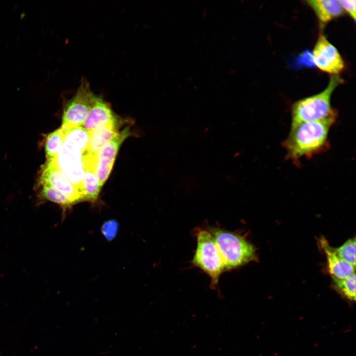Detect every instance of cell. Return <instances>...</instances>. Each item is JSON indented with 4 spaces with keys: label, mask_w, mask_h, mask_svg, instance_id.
Here are the masks:
<instances>
[{
    "label": "cell",
    "mask_w": 356,
    "mask_h": 356,
    "mask_svg": "<svg viewBox=\"0 0 356 356\" xmlns=\"http://www.w3.org/2000/svg\"><path fill=\"white\" fill-rule=\"evenodd\" d=\"M337 117L303 122L291 127L283 142L286 158L297 165L302 158H310L327 150L329 133Z\"/></svg>",
    "instance_id": "obj_1"
},
{
    "label": "cell",
    "mask_w": 356,
    "mask_h": 356,
    "mask_svg": "<svg viewBox=\"0 0 356 356\" xmlns=\"http://www.w3.org/2000/svg\"><path fill=\"white\" fill-rule=\"evenodd\" d=\"M63 142L51 161L77 188L83 198L84 157L88 148L89 132L82 127L65 128Z\"/></svg>",
    "instance_id": "obj_2"
},
{
    "label": "cell",
    "mask_w": 356,
    "mask_h": 356,
    "mask_svg": "<svg viewBox=\"0 0 356 356\" xmlns=\"http://www.w3.org/2000/svg\"><path fill=\"white\" fill-rule=\"evenodd\" d=\"M223 263L225 271L257 260L254 246L240 233L219 227H209Z\"/></svg>",
    "instance_id": "obj_3"
},
{
    "label": "cell",
    "mask_w": 356,
    "mask_h": 356,
    "mask_svg": "<svg viewBox=\"0 0 356 356\" xmlns=\"http://www.w3.org/2000/svg\"><path fill=\"white\" fill-rule=\"evenodd\" d=\"M343 82L339 75H332L323 91L294 102L291 107V127L303 122L337 116V111L331 106V98L335 89Z\"/></svg>",
    "instance_id": "obj_4"
},
{
    "label": "cell",
    "mask_w": 356,
    "mask_h": 356,
    "mask_svg": "<svg viewBox=\"0 0 356 356\" xmlns=\"http://www.w3.org/2000/svg\"><path fill=\"white\" fill-rule=\"evenodd\" d=\"M194 231L196 247L191 263L209 276L211 280L210 286L216 290L221 275L225 271L223 261L214 238L208 229L197 227Z\"/></svg>",
    "instance_id": "obj_5"
},
{
    "label": "cell",
    "mask_w": 356,
    "mask_h": 356,
    "mask_svg": "<svg viewBox=\"0 0 356 356\" xmlns=\"http://www.w3.org/2000/svg\"><path fill=\"white\" fill-rule=\"evenodd\" d=\"M94 96L89 82L87 80H82L76 92L65 105L62 127H82L90 109Z\"/></svg>",
    "instance_id": "obj_6"
},
{
    "label": "cell",
    "mask_w": 356,
    "mask_h": 356,
    "mask_svg": "<svg viewBox=\"0 0 356 356\" xmlns=\"http://www.w3.org/2000/svg\"><path fill=\"white\" fill-rule=\"evenodd\" d=\"M312 57L320 70L332 75H338L344 69L345 63L338 49L322 33L316 41Z\"/></svg>",
    "instance_id": "obj_7"
},
{
    "label": "cell",
    "mask_w": 356,
    "mask_h": 356,
    "mask_svg": "<svg viewBox=\"0 0 356 356\" xmlns=\"http://www.w3.org/2000/svg\"><path fill=\"white\" fill-rule=\"evenodd\" d=\"M131 134L130 128L126 127L94 154L95 172L101 187L111 172L120 146Z\"/></svg>",
    "instance_id": "obj_8"
},
{
    "label": "cell",
    "mask_w": 356,
    "mask_h": 356,
    "mask_svg": "<svg viewBox=\"0 0 356 356\" xmlns=\"http://www.w3.org/2000/svg\"><path fill=\"white\" fill-rule=\"evenodd\" d=\"M42 185L51 186L65 195L73 205L83 200L77 188L67 176L51 162H46L40 178Z\"/></svg>",
    "instance_id": "obj_9"
},
{
    "label": "cell",
    "mask_w": 356,
    "mask_h": 356,
    "mask_svg": "<svg viewBox=\"0 0 356 356\" xmlns=\"http://www.w3.org/2000/svg\"><path fill=\"white\" fill-rule=\"evenodd\" d=\"M118 119L110 105L100 96L94 94L88 115L83 126L89 132L100 124L116 125Z\"/></svg>",
    "instance_id": "obj_10"
},
{
    "label": "cell",
    "mask_w": 356,
    "mask_h": 356,
    "mask_svg": "<svg viewBox=\"0 0 356 356\" xmlns=\"http://www.w3.org/2000/svg\"><path fill=\"white\" fill-rule=\"evenodd\" d=\"M84 201L94 202L101 186L95 172V155L86 151L84 157Z\"/></svg>",
    "instance_id": "obj_11"
},
{
    "label": "cell",
    "mask_w": 356,
    "mask_h": 356,
    "mask_svg": "<svg viewBox=\"0 0 356 356\" xmlns=\"http://www.w3.org/2000/svg\"><path fill=\"white\" fill-rule=\"evenodd\" d=\"M320 243L326 255L329 272L332 277L342 279L355 273V267L341 259L325 238H321Z\"/></svg>",
    "instance_id": "obj_12"
},
{
    "label": "cell",
    "mask_w": 356,
    "mask_h": 356,
    "mask_svg": "<svg viewBox=\"0 0 356 356\" xmlns=\"http://www.w3.org/2000/svg\"><path fill=\"white\" fill-rule=\"evenodd\" d=\"M116 125L100 124L89 132L87 152L95 154L101 147L111 140L118 134Z\"/></svg>",
    "instance_id": "obj_13"
},
{
    "label": "cell",
    "mask_w": 356,
    "mask_h": 356,
    "mask_svg": "<svg viewBox=\"0 0 356 356\" xmlns=\"http://www.w3.org/2000/svg\"><path fill=\"white\" fill-rule=\"evenodd\" d=\"M306 2L322 25L340 16L343 13V9L339 0H307Z\"/></svg>",
    "instance_id": "obj_14"
},
{
    "label": "cell",
    "mask_w": 356,
    "mask_h": 356,
    "mask_svg": "<svg viewBox=\"0 0 356 356\" xmlns=\"http://www.w3.org/2000/svg\"><path fill=\"white\" fill-rule=\"evenodd\" d=\"M64 136L65 132L62 127L48 134L45 145L46 162H51L55 158L63 142Z\"/></svg>",
    "instance_id": "obj_15"
},
{
    "label": "cell",
    "mask_w": 356,
    "mask_h": 356,
    "mask_svg": "<svg viewBox=\"0 0 356 356\" xmlns=\"http://www.w3.org/2000/svg\"><path fill=\"white\" fill-rule=\"evenodd\" d=\"M40 196L43 199L59 205L64 211L73 205L65 195L49 186L42 185Z\"/></svg>",
    "instance_id": "obj_16"
},
{
    "label": "cell",
    "mask_w": 356,
    "mask_h": 356,
    "mask_svg": "<svg viewBox=\"0 0 356 356\" xmlns=\"http://www.w3.org/2000/svg\"><path fill=\"white\" fill-rule=\"evenodd\" d=\"M336 289L350 301L356 300V273L340 279L332 277Z\"/></svg>",
    "instance_id": "obj_17"
},
{
    "label": "cell",
    "mask_w": 356,
    "mask_h": 356,
    "mask_svg": "<svg viewBox=\"0 0 356 356\" xmlns=\"http://www.w3.org/2000/svg\"><path fill=\"white\" fill-rule=\"evenodd\" d=\"M335 253L343 261L356 266V239L351 238L347 240L342 246L333 248Z\"/></svg>",
    "instance_id": "obj_18"
},
{
    "label": "cell",
    "mask_w": 356,
    "mask_h": 356,
    "mask_svg": "<svg viewBox=\"0 0 356 356\" xmlns=\"http://www.w3.org/2000/svg\"><path fill=\"white\" fill-rule=\"evenodd\" d=\"M339 1L342 9L346 11L355 21L356 20V1L355 0H341Z\"/></svg>",
    "instance_id": "obj_19"
},
{
    "label": "cell",
    "mask_w": 356,
    "mask_h": 356,
    "mask_svg": "<svg viewBox=\"0 0 356 356\" xmlns=\"http://www.w3.org/2000/svg\"><path fill=\"white\" fill-rule=\"evenodd\" d=\"M115 229V225L114 222H111L110 223H106V225H104L103 227V231L104 234H106L107 237H111L110 234V231L113 235H114V232Z\"/></svg>",
    "instance_id": "obj_20"
}]
</instances>
